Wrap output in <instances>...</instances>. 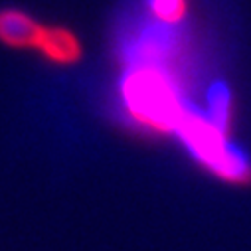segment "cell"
Here are the masks:
<instances>
[{"label":"cell","mask_w":251,"mask_h":251,"mask_svg":"<svg viewBox=\"0 0 251 251\" xmlns=\"http://www.w3.org/2000/svg\"><path fill=\"white\" fill-rule=\"evenodd\" d=\"M123 99L135 119L156 131L176 129L186 109L172 81L152 64H141L123 79Z\"/></svg>","instance_id":"cell-1"},{"label":"cell","mask_w":251,"mask_h":251,"mask_svg":"<svg viewBox=\"0 0 251 251\" xmlns=\"http://www.w3.org/2000/svg\"><path fill=\"white\" fill-rule=\"evenodd\" d=\"M176 131L188 151L220 178L229 182L251 180V164L245 154L226 139V133L208 117L192 109H184Z\"/></svg>","instance_id":"cell-2"},{"label":"cell","mask_w":251,"mask_h":251,"mask_svg":"<svg viewBox=\"0 0 251 251\" xmlns=\"http://www.w3.org/2000/svg\"><path fill=\"white\" fill-rule=\"evenodd\" d=\"M42 32L44 26L20 10L0 12V42L10 48H38Z\"/></svg>","instance_id":"cell-3"},{"label":"cell","mask_w":251,"mask_h":251,"mask_svg":"<svg viewBox=\"0 0 251 251\" xmlns=\"http://www.w3.org/2000/svg\"><path fill=\"white\" fill-rule=\"evenodd\" d=\"M38 50L55 64H75L81 57L77 36L66 28H44Z\"/></svg>","instance_id":"cell-4"},{"label":"cell","mask_w":251,"mask_h":251,"mask_svg":"<svg viewBox=\"0 0 251 251\" xmlns=\"http://www.w3.org/2000/svg\"><path fill=\"white\" fill-rule=\"evenodd\" d=\"M210 121L220 127L224 133L229 127V117H231V95L224 85H216L210 93Z\"/></svg>","instance_id":"cell-5"},{"label":"cell","mask_w":251,"mask_h":251,"mask_svg":"<svg viewBox=\"0 0 251 251\" xmlns=\"http://www.w3.org/2000/svg\"><path fill=\"white\" fill-rule=\"evenodd\" d=\"M151 10L164 24H174L186 14V0H151Z\"/></svg>","instance_id":"cell-6"}]
</instances>
